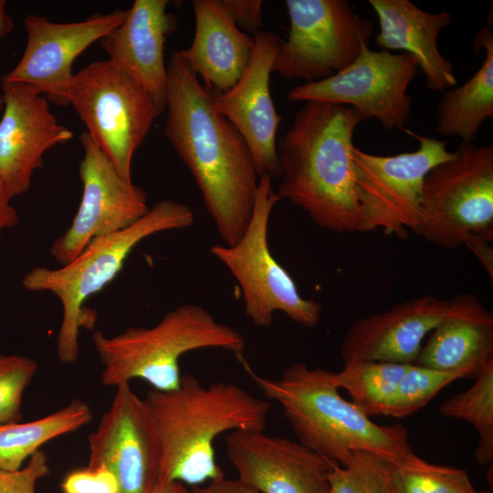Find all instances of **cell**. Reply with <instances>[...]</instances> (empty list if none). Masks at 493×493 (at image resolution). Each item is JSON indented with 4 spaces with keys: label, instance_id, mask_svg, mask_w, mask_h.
<instances>
[{
    "label": "cell",
    "instance_id": "7402d4cb",
    "mask_svg": "<svg viewBox=\"0 0 493 493\" xmlns=\"http://www.w3.org/2000/svg\"><path fill=\"white\" fill-rule=\"evenodd\" d=\"M192 5L195 18L194 39L180 53L206 89L226 92L244 73L254 38L236 26L221 0H194Z\"/></svg>",
    "mask_w": 493,
    "mask_h": 493
},
{
    "label": "cell",
    "instance_id": "ba28073f",
    "mask_svg": "<svg viewBox=\"0 0 493 493\" xmlns=\"http://www.w3.org/2000/svg\"><path fill=\"white\" fill-rule=\"evenodd\" d=\"M414 234L456 248L470 235L493 240V146L461 142L425 175Z\"/></svg>",
    "mask_w": 493,
    "mask_h": 493
},
{
    "label": "cell",
    "instance_id": "ac0fdd59",
    "mask_svg": "<svg viewBox=\"0 0 493 493\" xmlns=\"http://www.w3.org/2000/svg\"><path fill=\"white\" fill-rule=\"evenodd\" d=\"M226 455L238 479L260 493H328L332 461L264 431L230 432Z\"/></svg>",
    "mask_w": 493,
    "mask_h": 493
},
{
    "label": "cell",
    "instance_id": "4316f807",
    "mask_svg": "<svg viewBox=\"0 0 493 493\" xmlns=\"http://www.w3.org/2000/svg\"><path fill=\"white\" fill-rule=\"evenodd\" d=\"M473 385L450 395L439 406L441 414L472 425L479 435L474 458L479 465L493 460V360L476 372Z\"/></svg>",
    "mask_w": 493,
    "mask_h": 493
},
{
    "label": "cell",
    "instance_id": "9c48e42d",
    "mask_svg": "<svg viewBox=\"0 0 493 493\" xmlns=\"http://www.w3.org/2000/svg\"><path fill=\"white\" fill-rule=\"evenodd\" d=\"M68 101L121 176L131 181L134 152L160 115L149 93L105 59L73 75Z\"/></svg>",
    "mask_w": 493,
    "mask_h": 493
},
{
    "label": "cell",
    "instance_id": "4fadbf2b",
    "mask_svg": "<svg viewBox=\"0 0 493 493\" xmlns=\"http://www.w3.org/2000/svg\"><path fill=\"white\" fill-rule=\"evenodd\" d=\"M80 142V204L71 225L50 247L61 266L74 260L93 239L128 227L149 210L145 192L121 176L86 131Z\"/></svg>",
    "mask_w": 493,
    "mask_h": 493
},
{
    "label": "cell",
    "instance_id": "d6a6232c",
    "mask_svg": "<svg viewBox=\"0 0 493 493\" xmlns=\"http://www.w3.org/2000/svg\"><path fill=\"white\" fill-rule=\"evenodd\" d=\"M63 493H118L114 475L104 466H89L70 471L61 483Z\"/></svg>",
    "mask_w": 493,
    "mask_h": 493
},
{
    "label": "cell",
    "instance_id": "1f68e13d",
    "mask_svg": "<svg viewBox=\"0 0 493 493\" xmlns=\"http://www.w3.org/2000/svg\"><path fill=\"white\" fill-rule=\"evenodd\" d=\"M49 473L47 456L40 449L19 469L0 468V493H36L37 482Z\"/></svg>",
    "mask_w": 493,
    "mask_h": 493
},
{
    "label": "cell",
    "instance_id": "6da1fadb",
    "mask_svg": "<svg viewBox=\"0 0 493 493\" xmlns=\"http://www.w3.org/2000/svg\"><path fill=\"white\" fill-rule=\"evenodd\" d=\"M180 51L167 64L165 136L190 170L224 245L236 244L250 221L257 174L246 141L213 103Z\"/></svg>",
    "mask_w": 493,
    "mask_h": 493
},
{
    "label": "cell",
    "instance_id": "44dd1931",
    "mask_svg": "<svg viewBox=\"0 0 493 493\" xmlns=\"http://www.w3.org/2000/svg\"><path fill=\"white\" fill-rule=\"evenodd\" d=\"M378 17L375 44L383 50H402L414 57L426 87L443 92L456 85L452 63L439 51L437 37L452 21L446 11L430 13L410 0H369Z\"/></svg>",
    "mask_w": 493,
    "mask_h": 493
},
{
    "label": "cell",
    "instance_id": "7c38bea8",
    "mask_svg": "<svg viewBox=\"0 0 493 493\" xmlns=\"http://www.w3.org/2000/svg\"><path fill=\"white\" fill-rule=\"evenodd\" d=\"M418 69L407 53L371 50L363 43L355 60L328 79L297 86L289 101H324L356 110L366 120L377 119L385 130H404L412 111L407 89Z\"/></svg>",
    "mask_w": 493,
    "mask_h": 493
},
{
    "label": "cell",
    "instance_id": "74e56055",
    "mask_svg": "<svg viewBox=\"0 0 493 493\" xmlns=\"http://www.w3.org/2000/svg\"><path fill=\"white\" fill-rule=\"evenodd\" d=\"M149 493H193V490L179 481L158 479Z\"/></svg>",
    "mask_w": 493,
    "mask_h": 493
},
{
    "label": "cell",
    "instance_id": "e0dca14e",
    "mask_svg": "<svg viewBox=\"0 0 493 493\" xmlns=\"http://www.w3.org/2000/svg\"><path fill=\"white\" fill-rule=\"evenodd\" d=\"M253 38L251 57L241 78L226 92L214 93L213 103L246 141L258 176L268 174L278 179L276 137L283 116L275 108L269 80L280 38L266 30Z\"/></svg>",
    "mask_w": 493,
    "mask_h": 493
},
{
    "label": "cell",
    "instance_id": "8fae6325",
    "mask_svg": "<svg viewBox=\"0 0 493 493\" xmlns=\"http://www.w3.org/2000/svg\"><path fill=\"white\" fill-rule=\"evenodd\" d=\"M289 29L279 41L272 72L314 82L342 71L369 43L373 27L346 0H286Z\"/></svg>",
    "mask_w": 493,
    "mask_h": 493
},
{
    "label": "cell",
    "instance_id": "ab89813d",
    "mask_svg": "<svg viewBox=\"0 0 493 493\" xmlns=\"http://www.w3.org/2000/svg\"><path fill=\"white\" fill-rule=\"evenodd\" d=\"M475 493H489V492L487 490H481V491H476Z\"/></svg>",
    "mask_w": 493,
    "mask_h": 493
},
{
    "label": "cell",
    "instance_id": "603a6c76",
    "mask_svg": "<svg viewBox=\"0 0 493 493\" xmlns=\"http://www.w3.org/2000/svg\"><path fill=\"white\" fill-rule=\"evenodd\" d=\"M493 360V315L469 293L448 300L414 364L439 371L480 368Z\"/></svg>",
    "mask_w": 493,
    "mask_h": 493
},
{
    "label": "cell",
    "instance_id": "5b68a950",
    "mask_svg": "<svg viewBox=\"0 0 493 493\" xmlns=\"http://www.w3.org/2000/svg\"><path fill=\"white\" fill-rule=\"evenodd\" d=\"M92 341L102 364L105 386L140 379L158 391L179 387L183 377L179 361L186 352L220 349L241 362L246 348L238 330L217 321L197 304L180 305L152 327H129L110 337L96 331Z\"/></svg>",
    "mask_w": 493,
    "mask_h": 493
},
{
    "label": "cell",
    "instance_id": "f1b7e54d",
    "mask_svg": "<svg viewBox=\"0 0 493 493\" xmlns=\"http://www.w3.org/2000/svg\"><path fill=\"white\" fill-rule=\"evenodd\" d=\"M478 369L439 371L411 364L393 392L384 416L404 418L412 415L447 384L463 377L474 378Z\"/></svg>",
    "mask_w": 493,
    "mask_h": 493
},
{
    "label": "cell",
    "instance_id": "d4e9b609",
    "mask_svg": "<svg viewBox=\"0 0 493 493\" xmlns=\"http://www.w3.org/2000/svg\"><path fill=\"white\" fill-rule=\"evenodd\" d=\"M93 414L83 400L74 399L66 406L39 419L0 425V468L16 470L46 443L88 425Z\"/></svg>",
    "mask_w": 493,
    "mask_h": 493
},
{
    "label": "cell",
    "instance_id": "f546056e",
    "mask_svg": "<svg viewBox=\"0 0 493 493\" xmlns=\"http://www.w3.org/2000/svg\"><path fill=\"white\" fill-rule=\"evenodd\" d=\"M395 493H475L467 472L452 466L435 465L418 456L395 465L393 473Z\"/></svg>",
    "mask_w": 493,
    "mask_h": 493
},
{
    "label": "cell",
    "instance_id": "52a82bcc",
    "mask_svg": "<svg viewBox=\"0 0 493 493\" xmlns=\"http://www.w3.org/2000/svg\"><path fill=\"white\" fill-rule=\"evenodd\" d=\"M272 177H259L255 205L248 226L232 246L214 245L210 254L237 281L246 316L257 327H269L277 311L307 328L320 321L321 305L303 298L290 274L273 257L268 227L274 206L280 200L272 188Z\"/></svg>",
    "mask_w": 493,
    "mask_h": 493
},
{
    "label": "cell",
    "instance_id": "9a60e30c",
    "mask_svg": "<svg viewBox=\"0 0 493 493\" xmlns=\"http://www.w3.org/2000/svg\"><path fill=\"white\" fill-rule=\"evenodd\" d=\"M127 14L128 9H115L71 23H56L28 15L24 18L27 37L22 57L1 81L28 84L47 100L59 107L68 106L73 62L91 44L120 26Z\"/></svg>",
    "mask_w": 493,
    "mask_h": 493
},
{
    "label": "cell",
    "instance_id": "f35d334b",
    "mask_svg": "<svg viewBox=\"0 0 493 493\" xmlns=\"http://www.w3.org/2000/svg\"><path fill=\"white\" fill-rule=\"evenodd\" d=\"M13 26V19L6 11L5 1L0 0V38L10 33ZM3 108L4 100L2 95H0V111L3 110Z\"/></svg>",
    "mask_w": 493,
    "mask_h": 493
},
{
    "label": "cell",
    "instance_id": "d590c367",
    "mask_svg": "<svg viewBox=\"0 0 493 493\" xmlns=\"http://www.w3.org/2000/svg\"><path fill=\"white\" fill-rule=\"evenodd\" d=\"M490 244V241L476 235L468 236L463 242L481 262L493 281V248Z\"/></svg>",
    "mask_w": 493,
    "mask_h": 493
},
{
    "label": "cell",
    "instance_id": "3957f363",
    "mask_svg": "<svg viewBox=\"0 0 493 493\" xmlns=\"http://www.w3.org/2000/svg\"><path fill=\"white\" fill-rule=\"evenodd\" d=\"M156 423L162 460L159 479L201 486L225 476L215 461L214 441L225 432L264 431L269 402L241 386L203 384L183 375L178 388L150 390L143 399Z\"/></svg>",
    "mask_w": 493,
    "mask_h": 493
},
{
    "label": "cell",
    "instance_id": "7a4b0ae2",
    "mask_svg": "<svg viewBox=\"0 0 493 493\" xmlns=\"http://www.w3.org/2000/svg\"><path fill=\"white\" fill-rule=\"evenodd\" d=\"M365 120L347 106L306 101L277 142V194L321 228L362 233L352 149L354 131Z\"/></svg>",
    "mask_w": 493,
    "mask_h": 493
},
{
    "label": "cell",
    "instance_id": "8992f818",
    "mask_svg": "<svg viewBox=\"0 0 493 493\" xmlns=\"http://www.w3.org/2000/svg\"><path fill=\"white\" fill-rule=\"evenodd\" d=\"M194 222L188 205L171 199L160 200L128 227L93 239L68 264L58 268L37 267L24 276L25 289L49 292L61 303L57 355L62 364L77 362L80 329L90 327L94 321L83 304L117 277L133 248L154 234L186 228Z\"/></svg>",
    "mask_w": 493,
    "mask_h": 493
},
{
    "label": "cell",
    "instance_id": "cb8c5ba5",
    "mask_svg": "<svg viewBox=\"0 0 493 493\" xmlns=\"http://www.w3.org/2000/svg\"><path fill=\"white\" fill-rule=\"evenodd\" d=\"M477 52L484 49V60L464 84L443 91L436 109L439 134L473 142L488 118L493 117V35L490 26L480 28L474 39Z\"/></svg>",
    "mask_w": 493,
    "mask_h": 493
},
{
    "label": "cell",
    "instance_id": "836d02e7",
    "mask_svg": "<svg viewBox=\"0 0 493 493\" xmlns=\"http://www.w3.org/2000/svg\"><path fill=\"white\" fill-rule=\"evenodd\" d=\"M229 17L236 26L248 33L257 34L264 30L263 1L261 0H221Z\"/></svg>",
    "mask_w": 493,
    "mask_h": 493
},
{
    "label": "cell",
    "instance_id": "e575fe53",
    "mask_svg": "<svg viewBox=\"0 0 493 493\" xmlns=\"http://www.w3.org/2000/svg\"><path fill=\"white\" fill-rule=\"evenodd\" d=\"M193 493H260L240 479L226 478L225 476L201 486L192 487Z\"/></svg>",
    "mask_w": 493,
    "mask_h": 493
},
{
    "label": "cell",
    "instance_id": "ffe728a7",
    "mask_svg": "<svg viewBox=\"0 0 493 493\" xmlns=\"http://www.w3.org/2000/svg\"><path fill=\"white\" fill-rule=\"evenodd\" d=\"M168 5V0H135L125 20L100 40L107 59L149 93L160 114L166 100L164 43L177 26Z\"/></svg>",
    "mask_w": 493,
    "mask_h": 493
},
{
    "label": "cell",
    "instance_id": "5bb4252c",
    "mask_svg": "<svg viewBox=\"0 0 493 493\" xmlns=\"http://www.w3.org/2000/svg\"><path fill=\"white\" fill-rule=\"evenodd\" d=\"M115 388L110 408L88 436V465L106 467L117 479L118 493H149L160 476L158 428L130 383Z\"/></svg>",
    "mask_w": 493,
    "mask_h": 493
},
{
    "label": "cell",
    "instance_id": "484cf974",
    "mask_svg": "<svg viewBox=\"0 0 493 493\" xmlns=\"http://www.w3.org/2000/svg\"><path fill=\"white\" fill-rule=\"evenodd\" d=\"M411 364L360 361L344 363L333 382L345 389L365 415H383L401 378Z\"/></svg>",
    "mask_w": 493,
    "mask_h": 493
},
{
    "label": "cell",
    "instance_id": "2e32d148",
    "mask_svg": "<svg viewBox=\"0 0 493 493\" xmlns=\"http://www.w3.org/2000/svg\"><path fill=\"white\" fill-rule=\"evenodd\" d=\"M0 179L14 198L26 194L44 154L68 142L73 132L51 112L47 98L34 87L2 81Z\"/></svg>",
    "mask_w": 493,
    "mask_h": 493
},
{
    "label": "cell",
    "instance_id": "4dcf8cb0",
    "mask_svg": "<svg viewBox=\"0 0 493 493\" xmlns=\"http://www.w3.org/2000/svg\"><path fill=\"white\" fill-rule=\"evenodd\" d=\"M37 371L31 357L0 354V425L21 422L23 394Z\"/></svg>",
    "mask_w": 493,
    "mask_h": 493
},
{
    "label": "cell",
    "instance_id": "8d00e7d4",
    "mask_svg": "<svg viewBox=\"0 0 493 493\" xmlns=\"http://www.w3.org/2000/svg\"><path fill=\"white\" fill-rule=\"evenodd\" d=\"M12 195L0 179V236L4 230L12 228L19 223V215L12 205Z\"/></svg>",
    "mask_w": 493,
    "mask_h": 493
},
{
    "label": "cell",
    "instance_id": "d6986e66",
    "mask_svg": "<svg viewBox=\"0 0 493 493\" xmlns=\"http://www.w3.org/2000/svg\"><path fill=\"white\" fill-rule=\"evenodd\" d=\"M448 300L416 297L356 320L341 346L343 363L372 361L414 364L425 338L445 316Z\"/></svg>",
    "mask_w": 493,
    "mask_h": 493
},
{
    "label": "cell",
    "instance_id": "277c9868",
    "mask_svg": "<svg viewBox=\"0 0 493 493\" xmlns=\"http://www.w3.org/2000/svg\"><path fill=\"white\" fill-rule=\"evenodd\" d=\"M253 383L278 402L299 443L330 461L345 466L353 450H367L395 465L417 456L401 425H379L355 404L343 399L333 382L334 372L294 362L274 379L241 362Z\"/></svg>",
    "mask_w": 493,
    "mask_h": 493
},
{
    "label": "cell",
    "instance_id": "83f0119b",
    "mask_svg": "<svg viewBox=\"0 0 493 493\" xmlns=\"http://www.w3.org/2000/svg\"><path fill=\"white\" fill-rule=\"evenodd\" d=\"M394 463L367 450L351 452L348 463L332 461L328 493H395Z\"/></svg>",
    "mask_w": 493,
    "mask_h": 493
},
{
    "label": "cell",
    "instance_id": "30bf717a",
    "mask_svg": "<svg viewBox=\"0 0 493 493\" xmlns=\"http://www.w3.org/2000/svg\"><path fill=\"white\" fill-rule=\"evenodd\" d=\"M404 131L418 141L417 150L383 156L355 145L352 149L362 233L381 230L400 239L414 233L424 179L432 168L454 154L445 141Z\"/></svg>",
    "mask_w": 493,
    "mask_h": 493
}]
</instances>
